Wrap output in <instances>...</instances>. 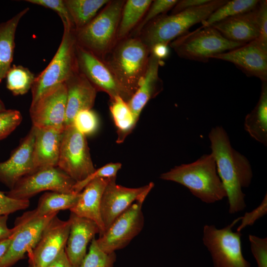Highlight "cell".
<instances>
[{
	"label": "cell",
	"mask_w": 267,
	"mask_h": 267,
	"mask_svg": "<svg viewBox=\"0 0 267 267\" xmlns=\"http://www.w3.org/2000/svg\"><path fill=\"white\" fill-rule=\"evenodd\" d=\"M208 137L217 173L222 183L228 198L229 214L243 211L246 207L243 187H248L253 173L247 158L234 149L229 138L222 126L211 129Z\"/></svg>",
	"instance_id": "6da1fadb"
},
{
	"label": "cell",
	"mask_w": 267,
	"mask_h": 267,
	"mask_svg": "<svg viewBox=\"0 0 267 267\" xmlns=\"http://www.w3.org/2000/svg\"><path fill=\"white\" fill-rule=\"evenodd\" d=\"M150 51L137 37L118 41L102 60L109 68L128 102L140 85Z\"/></svg>",
	"instance_id": "7a4b0ae2"
},
{
	"label": "cell",
	"mask_w": 267,
	"mask_h": 267,
	"mask_svg": "<svg viewBox=\"0 0 267 267\" xmlns=\"http://www.w3.org/2000/svg\"><path fill=\"white\" fill-rule=\"evenodd\" d=\"M160 178L183 185L206 203H213L227 197L212 153L204 154L193 162L176 166L162 174Z\"/></svg>",
	"instance_id": "3957f363"
},
{
	"label": "cell",
	"mask_w": 267,
	"mask_h": 267,
	"mask_svg": "<svg viewBox=\"0 0 267 267\" xmlns=\"http://www.w3.org/2000/svg\"><path fill=\"white\" fill-rule=\"evenodd\" d=\"M227 0H210L204 4L175 14H162L148 23L136 36L150 49L155 44L170 43L202 23Z\"/></svg>",
	"instance_id": "277c9868"
},
{
	"label": "cell",
	"mask_w": 267,
	"mask_h": 267,
	"mask_svg": "<svg viewBox=\"0 0 267 267\" xmlns=\"http://www.w3.org/2000/svg\"><path fill=\"white\" fill-rule=\"evenodd\" d=\"M125 0H112L83 28L75 30L77 44L102 60L117 42Z\"/></svg>",
	"instance_id": "5b68a950"
},
{
	"label": "cell",
	"mask_w": 267,
	"mask_h": 267,
	"mask_svg": "<svg viewBox=\"0 0 267 267\" xmlns=\"http://www.w3.org/2000/svg\"><path fill=\"white\" fill-rule=\"evenodd\" d=\"M246 44L228 40L212 26H202L173 40L170 46L180 58L207 62L215 55Z\"/></svg>",
	"instance_id": "8992f818"
},
{
	"label": "cell",
	"mask_w": 267,
	"mask_h": 267,
	"mask_svg": "<svg viewBox=\"0 0 267 267\" xmlns=\"http://www.w3.org/2000/svg\"><path fill=\"white\" fill-rule=\"evenodd\" d=\"M75 30L64 27L59 46L48 66L34 80L31 88L32 102L50 88L64 83L79 72L76 55Z\"/></svg>",
	"instance_id": "52a82bcc"
},
{
	"label": "cell",
	"mask_w": 267,
	"mask_h": 267,
	"mask_svg": "<svg viewBox=\"0 0 267 267\" xmlns=\"http://www.w3.org/2000/svg\"><path fill=\"white\" fill-rule=\"evenodd\" d=\"M241 218L221 229L214 225H204L202 240L211 254L214 267H250L242 254V234L232 230Z\"/></svg>",
	"instance_id": "ba28073f"
},
{
	"label": "cell",
	"mask_w": 267,
	"mask_h": 267,
	"mask_svg": "<svg viewBox=\"0 0 267 267\" xmlns=\"http://www.w3.org/2000/svg\"><path fill=\"white\" fill-rule=\"evenodd\" d=\"M57 167L76 182L85 179L96 170L86 136L73 125L63 131Z\"/></svg>",
	"instance_id": "9c48e42d"
},
{
	"label": "cell",
	"mask_w": 267,
	"mask_h": 267,
	"mask_svg": "<svg viewBox=\"0 0 267 267\" xmlns=\"http://www.w3.org/2000/svg\"><path fill=\"white\" fill-rule=\"evenodd\" d=\"M76 181L58 167L40 169L21 178L5 194L16 200H29L41 191L72 193Z\"/></svg>",
	"instance_id": "30bf717a"
},
{
	"label": "cell",
	"mask_w": 267,
	"mask_h": 267,
	"mask_svg": "<svg viewBox=\"0 0 267 267\" xmlns=\"http://www.w3.org/2000/svg\"><path fill=\"white\" fill-rule=\"evenodd\" d=\"M58 213L36 218L30 217L24 213L17 218L9 247L0 260V267H11L22 259L26 253L30 252L39 241L45 226Z\"/></svg>",
	"instance_id": "8fae6325"
},
{
	"label": "cell",
	"mask_w": 267,
	"mask_h": 267,
	"mask_svg": "<svg viewBox=\"0 0 267 267\" xmlns=\"http://www.w3.org/2000/svg\"><path fill=\"white\" fill-rule=\"evenodd\" d=\"M143 202L134 203L96 239L102 250L111 253L123 249L140 232L144 223L142 211Z\"/></svg>",
	"instance_id": "7c38bea8"
},
{
	"label": "cell",
	"mask_w": 267,
	"mask_h": 267,
	"mask_svg": "<svg viewBox=\"0 0 267 267\" xmlns=\"http://www.w3.org/2000/svg\"><path fill=\"white\" fill-rule=\"evenodd\" d=\"M67 102L65 83L56 85L45 92L30 107L33 126L64 130Z\"/></svg>",
	"instance_id": "4fadbf2b"
},
{
	"label": "cell",
	"mask_w": 267,
	"mask_h": 267,
	"mask_svg": "<svg viewBox=\"0 0 267 267\" xmlns=\"http://www.w3.org/2000/svg\"><path fill=\"white\" fill-rule=\"evenodd\" d=\"M69 220L54 216L43 230L39 241L29 253L28 267H45L65 249L70 231Z\"/></svg>",
	"instance_id": "5bb4252c"
},
{
	"label": "cell",
	"mask_w": 267,
	"mask_h": 267,
	"mask_svg": "<svg viewBox=\"0 0 267 267\" xmlns=\"http://www.w3.org/2000/svg\"><path fill=\"white\" fill-rule=\"evenodd\" d=\"M116 178H110L101 199V217L105 230L134 202L144 201L154 185L150 182L141 187L129 188L117 184Z\"/></svg>",
	"instance_id": "9a60e30c"
},
{
	"label": "cell",
	"mask_w": 267,
	"mask_h": 267,
	"mask_svg": "<svg viewBox=\"0 0 267 267\" xmlns=\"http://www.w3.org/2000/svg\"><path fill=\"white\" fill-rule=\"evenodd\" d=\"M76 55L80 72L86 77L97 91L105 92L110 100L119 96L127 102L125 95L115 76L103 60L77 44Z\"/></svg>",
	"instance_id": "2e32d148"
},
{
	"label": "cell",
	"mask_w": 267,
	"mask_h": 267,
	"mask_svg": "<svg viewBox=\"0 0 267 267\" xmlns=\"http://www.w3.org/2000/svg\"><path fill=\"white\" fill-rule=\"evenodd\" d=\"M213 58L232 63L247 76L267 81V47L256 40Z\"/></svg>",
	"instance_id": "e0dca14e"
},
{
	"label": "cell",
	"mask_w": 267,
	"mask_h": 267,
	"mask_svg": "<svg viewBox=\"0 0 267 267\" xmlns=\"http://www.w3.org/2000/svg\"><path fill=\"white\" fill-rule=\"evenodd\" d=\"M35 137V128L32 126L9 159L0 162V182L9 189L21 178L35 172L33 162Z\"/></svg>",
	"instance_id": "ac0fdd59"
},
{
	"label": "cell",
	"mask_w": 267,
	"mask_h": 267,
	"mask_svg": "<svg viewBox=\"0 0 267 267\" xmlns=\"http://www.w3.org/2000/svg\"><path fill=\"white\" fill-rule=\"evenodd\" d=\"M69 220L70 231L65 252L72 266L79 267L87 254L89 242L99 234V229L93 221L71 212Z\"/></svg>",
	"instance_id": "d6986e66"
},
{
	"label": "cell",
	"mask_w": 267,
	"mask_h": 267,
	"mask_svg": "<svg viewBox=\"0 0 267 267\" xmlns=\"http://www.w3.org/2000/svg\"><path fill=\"white\" fill-rule=\"evenodd\" d=\"M65 83L67 88L65 128L73 125L74 117L78 112L91 109L95 102L97 90L80 71Z\"/></svg>",
	"instance_id": "ffe728a7"
},
{
	"label": "cell",
	"mask_w": 267,
	"mask_h": 267,
	"mask_svg": "<svg viewBox=\"0 0 267 267\" xmlns=\"http://www.w3.org/2000/svg\"><path fill=\"white\" fill-rule=\"evenodd\" d=\"M34 127L33 162L35 172L44 168L57 167L64 129Z\"/></svg>",
	"instance_id": "44dd1931"
},
{
	"label": "cell",
	"mask_w": 267,
	"mask_h": 267,
	"mask_svg": "<svg viewBox=\"0 0 267 267\" xmlns=\"http://www.w3.org/2000/svg\"><path fill=\"white\" fill-rule=\"evenodd\" d=\"M258 4L251 11L226 18L210 26L233 42L246 44L255 40L259 36Z\"/></svg>",
	"instance_id": "7402d4cb"
},
{
	"label": "cell",
	"mask_w": 267,
	"mask_h": 267,
	"mask_svg": "<svg viewBox=\"0 0 267 267\" xmlns=\"http://www.w3.org/2000/svg\"><path fill=\"white\" fill-rule=\"evenodd\" d=\"M110 178H96L89 182L80 192L76 204L70 210L78 216L95 222L99 229V236L105 231L101 219L100 207L104 190Z\"/></svg>",
	"instance_id": "603a6c76"
},
{
	"label": "cell",
	"mask_w": 267,
	"mask_h": 267,
	"mask_svg": "<svg viewBox=\"0 0 267 267\" xmlns=\"http://www.w3.org/2000/svg\"><path fill=\"white\" fill-rule=\"evenodd\" d=\"M162 61L150 53L143 79L137 89L127 102L136 121L147 103L163 90V81L159 76V68Z\"/></svg>",
	"instance_id": "cb8c5ba5"
},
{
	"label": "cell",
	"mask_w": 267,
	"mask_h": 267,
	"mask_svg": "<svg viewBox=\"0 0 267 267\" xmlns=\"http://www.w3.org/2000/svg\"><path fill=\"white\" fill-rule=\"evenodd\" d=\"M29 8L21 10L8 20L0 23V83L5 78L13 60L15 36L21 19Z\"/></svg>",
	"instance_id": "d4e9b609"
},
{
	"label": "cell",
	"mask_w": 267,
	"mask_h": 267,
	"mask_svg": "<svg viewBox=\"0 0 267 267\" xmlns=\"http://www.w3.org/2000/svg\"><path fill=\"white\" fill-rule=\"evenodd\" d=\"M245 130L255 140L267 145V81L262 82L259 99L244 121Z\"/></svg>",
	"instance_id": "484cf974"
},
{
	"label": "cell",
	"mask_w": 267,
	"mask_h": 267,
	"mask_svg": "<svg viewBox=\"0 0 267 267\" xmlns=\"http://www.w3.org/2000/svg\"><path fill=\"white\" fill-rule=\"evenodd\" d=\"M79 193H63L57 192H47L42 195L36 209L25 212L31 218L44 216L60 210H70L76 204Z\"/></svg>",
	"instance_id": "4316f807"
},
{
	"label": "cell",
	"mask_w": 267,
	"mask_h": 267,
	"mask_svg": "<svg viewBox=\"0 0 267 267\" xmlns=\"http://www.w3.org/2000/svg\"><path fill=\"white\" fill-rule=\"evenodd\" d=\"M152 0H127L122 11L117 41L129 37L140 23Z\"/></svg>",
	"instance_id": "83f0119b"
},
{
	"label": "cell",
	"mask_w": 267,
	"mask_h": 267,
	"mask_svg": "<svg viewBox=\"0 0 267 267\" xmlns=\"http://www.w3.org/2000/svg\"><path fill=\"white\" fill-rule=\"evenodd\" d=\"M109 0H64L72 19L75 30L89 23Z\"/></svg>",
	"instance_id": "f1b7e54d"
},
{
	"label": "cell",
	"mask_w": 267,
	"mask_h": 267,
	"mask_svg": "<svg viewBox=\"0 0 267 267\" xmlns=\"http://www.w3.org/2000/svg\"><path fill=\"white\" fill-rule=\"evenodd\" d=\"M110 111L117 129V142H122L135 126V120L128 103L118 96L110 100Z\"/></svg>",
	"instance_id": "f546056e"
},
{
	"label": "cell",
	"mask_w": 267,
	"mask_h": 267,
	"mask_svg": "<svg viewBox=\"0 0 267 267\" xmlns=\"http://www.w3.org/2000/svg\"><path fill=\"white\" fill-rule=\"evenodd\" d=\"M260 1L227 0L224 4L215 10L206 20L201 23L202 26H210L226 18L251 11L256 7Z\"/></svg>",
	"instance_id": "4dcf8cb0"
},
{
	"label": "cell",
	"mask_w": 267,
	"mask_h": 267,
	"mask_svg": "<svg viewBox=\"0 0 267 267\" xmlns=\"http://www.w3.org/2000/svg\"><path fill=\"white\" fill-rule=\"evenodd\" d=\"M6 88L14 95H23L31 89L35 77L27 68L13 65L7 71Z\"/></svg>",
	"instance_id": "1f68e13d"
},
{
	"label": "cell",
	"mask_w": 267,
	"mask_h": 267,
	"mask_svg": "<svg viewBox=\"0 0 267 267\" xmlns=\"http://www.w3.org/2000/svg\"><path fill=\"white\" fill-rule=\"evenodd\" d=\"M116 259L115 252L108 253L102 250L94 238L79 267H114Z\"/></svg>",
	"instance_id": "d6a6232c"
},
{
	"label": "cell",
	"mask_w": 267,
	"mask_h": 267,
	"mask_svg": "<svg viewBox=\"0 0 267 267\" xmlns=\"http://www.w3.org/2000/svg\"><path fill=\"white\" fill-rule=\"evenodd\" d=\"M178 1V0H152L143 18L129 36L136 37L148 23L172 9Z\"/></svg>",
	"instance_id": "836d02e7"
},
{
	"label": "cell",
	"mask_w": 267,
	"mask_h": 267,
	"mask_svg": "<svg viewBox=\"0 0 267 267\" xmlns=\"http://www.w3.org/2000/svg\"><path fill=\"white\" fill-rule=\"evenodd\" d=\"M96 114L91 109L84 110L78 112L73 120V125L82 134L89 135L94 134L98 127Z\"/></svg>",
	"instance_id": "e575fe53"
},
{
	"label": "cell",
	"mask_w": 267,
	"mask_h": 267,
	"mask_svg": "<svg viewBox=\"0 0 267 267\" xmlns=\"http://www.w3.org/2000/svg\"><path fill=\"white\" fill-rule=\"evenodd\" d=\"M121 167L122 164L120 163H110L95 170L85 179L76 182L73 188L74 193L81 192L89 182L95 179L116 177L117 174Z\"/></svg>",
	"instance_id": "d590c367"
},
{
	"label": "cell",
	"mask_w": 267,
	"mask_h": 267,
	"mask_svg": "<svg viewBox=\"0 0 267 267\" xmlns=\"http://www.w3.org/2000/svg\"><path fill=\"white\" fill-rule=\"evenodd\" d=\"M22 116L15 109L0 111V140L9 135L21 123Z\"/></svg>",
	"instance_id": "8d00e7d4"
},
{
	"label": "cell",
	"mask_w": 267,
	"mask_h": 267,
	"mask_svg": "<svg viewBox=\"0 0 267 267\" xmlns=\"http://www.w3.org/2000/svg\"><path fill=\"white\" fill-rule=\"evenodd\" d=\"M27 2L42 6L55 11L60 16L63 27L74 29V25L64 0H26Z\"/></svg>",
	"instance_id": "74e56055"
},
{
	"label": "cell",
	"mask_w": 267,
	"mask_h": 267,
	"mask_svg": "<svg viewBox=\"0 0 267 267\" xmlns=\"http://www.w3.org/2000/svg\"><path fill=\"white\" fill-rule=\"evenodd\" d=\"M251 250L258 267H267V238L249 235Z\"/></svg>",
	"instance_id": "f35d334b"
},
{
	"label": "cell",
	"mask_w": 267,
	"mask_h": 267,
	"mask_svg": "<svg viewBox=\"0 0 267 267\" xmlns=\"http://www.w3.org/2000/svg\"><path fill=\"white\" fill-rule=\"evenodd\" d=\"M29 200H16L8 197L0 191V215H9L16 211L27 208Z\"/></svg>",
	"instance_id": "ab89813d"
},
{
	"label": "cell",
	"mask_w": 267,
	"mask_h": 267,
	"mask_svg": "<svg viewBox=\"0 0 267 267\" xmlns=\"http://www.w3.org/2000/svg\"><path fill=\"white\" fill-rule=\"evenodd\" d=\"M267 213V194H266L260 205L250 212H246L241 217V224L236 229V231L241 232L247 226L252 225L258 219L263 217Z\"/></svg>",
	"instance_id": "60d3db41"
},
{
	"label": "cell",
	"mask_w": 267,
	"mask_h": 267,
	"mask_svg": "<svg viewBox=\"0 0 267 267\" xmlns=\"http://www.w3.org/2000/svg\"><path fill=\"white\" fill-rule=\"evenodd\" d=\"M258 9L259 36L256 40L267 47V1L260 0Z\"/></svg>",
	"instance_id": "b9f144b4"
},
{
	"label": "cell",
	"mask_w": 267,
	"mask_h": 267,
	"mask_svg": "<svg viewBox=\"0 0 267 267\" xmlns=\"http://www.w3.org/2000/svg\"><path fill=\"white\" fill-rule=\"evenodd\" d=\"M210 0H178L172 9L171 14H175L183 10L204 4Z\"/></svg>",
	"instance_id": "7bdbcfd3"
},
{
	"label": "cell",
	"mask_w": 267,
	"mask_h": 267,
	"mask_svg": "<svg viewBox=\"0 0 267 267\" xmlns=\"http://www.w3.org/2000/svg\"><path fill=\"white\" fill-rule=\"evenodd\" d=\"M168 44L159 43L154 45L150 49V53L155 56L162 60L166 58L169 54Z\"/></svg>",
	"instance_id": "ee69618b"
},
{
	"label": "cell",
	"mask_w": 267,
	"mask_h": 267,
	"mask_svg": "<svg viewBox=\"0 0 267 267\" xmlns=\"http://www.w3.org/2000/svg\"><path fill=\"white\" fill-rule=\"evenodd\" d=\"M8 215H0V241L9 238L13 233V228L9 229L7 226Z\"/></svg>",
	"instance_id": "f6af8a7d"
},
{
	"label": "cell",
	"mask_w": 267,
	"mask_h": 267,
	"mask_svg": "<svg viewBox=\"0 0 267 267\" xmlns=\"http://www.w3.org/2000/svg\"><path fill=\"white\" fill-rule=\"evenodd\" d=\"M45 267H73L70 264L66 253L65 249L63 250L57 258L52 263L49 264Z\"/></svg>",
	"instance_id": "bcb514c9"
},
{
	"label": "cell",
	"mask_w": 267,
	"mask_h": 267,
	"mask_svg": "<svg viewBox=\"0 0 267 267\" xmlns=\"http://www.w3.org/2000/svg\"><path fill=\"white\" fill-rule=\"evenodd\" d=\"M11 241V236L0 241V260L7 252Z\"/></svg>",
	"instance_id": "7dc6e473"
},
{
	"label": "cell",
	"mask_w": 267,
	"mask_h": 267,
	"mask_svg": "<svg viewBox=\"0 0 267 267\" xmlns=\"http://www.w3.org/2000/svg\"><path fill=\"white\" fill-rule=\"evenodd\" d=\"M5 109V105L2 101L0 99V111Z\"/></svg>",
	"instance_id": "c3c4849f"
}]
</instances>
